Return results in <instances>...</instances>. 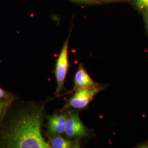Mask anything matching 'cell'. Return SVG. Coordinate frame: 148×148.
<instances>
[{
    "instance_id": "12",
    "label": "cell",
    "mask_w": 148,
    "mask_h": 148,
    "mask_svg": "<svg viewBox=\"0 0 148 148\" xmlns=\"http://www.w3.org/2000/svg\"><path fill=\"white\" fill-rule=\"evenodd\" d=\"M98 5L107 4L111 3H119V2H127L129 3L130 0H97Z\"/></svg>"
},
{
    "instance_id": "14",
    "label": "cell",
    "mask_w": 148,
    "mask_h": 148,
    "mask_svg": "<svg viewBox=\"0 0 148 148\" xmlns=\"http://www.w3.org/2000/svg\"><path fill=\"white\" fill-rule=\"evenodd\" d=\"M147 147H148V145H147Z\"/></svg>"
},
{
    "instance_id": "11",
    "label": "cell",
    "mask_w": 148,
    "mask_h": 148,
    "mask_svg": "<svg viewBox=\"0 0 148 148\" xmlns=\"http://www.w3.org/2000/svg\"><path fill=\"white\" fill-rule=\"evenodd\" d=\"M74 2L85 5H98L97 0H70Z\"/></svg>"
},
{
    "instance_id": "4",
    "label": "cell",
    "mask_w": 148,
    "mask_h": 148,
    "mask_svg": "<svg viewBox=\"0 0 148 148\" xmlns=\"http://www.w3.org/2000/svg\"><path fill=\"white\" fill-rule=\"evenodd\" d=\"M87 133V129L81 121L79 114L69 112L64 130L66 136L69 139H75L85 136Z\"/></svg>"
},
{
    "instance_id": "2",
    "label": "cell",
    "mask_w": 148,
    "mask_h": 148,
    "mask_svg": "<svg viewBox=\"0 0 148 148\" xmlns=\"http://www.w3.org/2000/svg\"><path fill=\"white\" fill-rule=\"evenodd\" d=\"M103 88L95 86L89 87L81 88L75 90V93L69 99L66 107L74 109H82L88 106L95 95L98 93Z\"/></svg>"
},
{
    "instance_id": "9",
    "label": "cell",
    "mask_w": 148,
    "mask_h": 148,
    "mask_svg": "<svg viewBox=\"0 0 148 148\" xmlns=\"http://www.w3.org/2000/svg\"><path fill=\"white\" fill-rule=\"evenodd\" d=\"M14 100L0 99V123L5 117Z\"/></svg>"
},
{
    "instance_id": "13",
    "label": "cell",
    "mask_w": 148,
    "mask_h": 148,
    "mask_svg": "<svg viewBox=\"0 0 148 148\" xmlns=\"http://www.w3.org/2000/svg\"><path fill=\"white\" fill-rule=\"evenodd\" d=\"M143 16V19L145 22V28L147 30V32L148 33V11L142 14Z\"/></svg>"
},
{
    "instance_id": "8",
    "label": "cell",
    "mask_w": 148,
    "mask_h": 148,
    "mask_svg": "<svg viewBox=\"0 0 148 148\" xmlns=\"http://www.w3.org/2000/svg\"><path fill=\"white\" fill-rule=\"evenodd\" d=\"M129 3L142 15L148 11V0H130Z\"/></svg>"
},
{
    "instance_id": "1",
    "label": "cell",
    "mask_w": 148,
    "mask_h": 148,
    "mask_svg": "<svg viewBox=\"0 0 148 148\" xmlns=\"http://www.w3.org/2000/svg\"><path fill=\"white\" fill-rule=\"evenodd\" d=\"M43 106L19 111L0 123V147L49 148L41 134Z\"/></svg>"
},
{
    "instance_id": "10",
    "label": "cell",
    "mask_w": 148,
    "mask_h": 148,
    "mask_svg": "<svg viewBox=\"0 0 148 148\" xmlns=\"http://www.w3.org/2000/svg\"><path fill=\"white\" fill-rule=\"evenodd\" d=\"M0 99L14 100V97L10 92L0 88Z\"/></svg>"
},
{
    "instance_id": "7",
    "label": "cell",
    "mask_w": 148,
    "mask_h": 148,
    "mask_svg": "<svg viewBox=\"0 0 148 148\" xmlns=\"http://www.w3.org/2000/svg\"><path fill=\"white\" fill-rule=\"evenodd\" d=\"M49 145L51 148H78L79 144L77 140H70L60 136H48Z\"/></svg>"
},
{
    "instance_id": "5",
    "label": "cell",
    "mask_w": 148,
    "mask_h": 148,
    "mask_svg": "<svg viewBox=\"0 0 148 148\" xmlns=\"http://www.w3.org/2000/svg\"><path fill=\"white\" fill-rule=\"evenodd\" d=\"M69 112L55 114L47 117V128L51 136H60L64 133L66 122Z\"/></svg>"
},
{
    "instance_id": "6",
    "label": "cell",
    "mask_w": 148,
    "mask_h": 148,
    "mask_svg": "<svg viewBox=\"0 0 148 148\" xmlns=\"http://www.w3.org/2000/svg\"><path fill=\"white\" fill-rule=\"evenodd\" d=\"M90 77L82 64H79V68L75 75L74 77V90L81 88L93 87L98 86Z\"/></svg>"
},
{
    "instance_id": "3",
    "label": "cell",
    "mask_w": 148,
    "mask_h": 148,
    "mask_svg": "<svg viewBox=\"0 0 148 148\" xmlns=\"http://www.w3.org/2000/svg\"><path fill=\"white\" fill-rule=\"evenodd\" d=\"M69 38L65 40L57 60L55 69V76L57 83L56 94H60L63 90L64 85L69 68L68 47Z\"/></svg>"
}]
</instances>
